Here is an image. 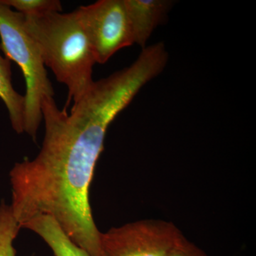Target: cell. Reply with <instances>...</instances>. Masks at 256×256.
<instances>
[{"label":"cell","instance_id":"ba28073f","mask_svg":"<svg viewBox=\"0 0 256 256\" xmlns=\"http://www.w3.org/2000/svg\"><path fill=\"white\" fill-rule=\"evenodd\" d=\"M10 60L0 54V98L4 102L13 129L24 132V96L18 94L12 84Z\"/></svg>","mask_w":256,"mask_h":256},{"label":"cell","instance_id":"277c9868","mask_svg":"<svg viewBox=\"0 0 256 256\" xmlns=\"http://www.w3.org/2000/svg\"><path fill=\"white\" fill-rule=\"evenodd\" d=\"M184 236L172 222L144 220L101 233L102 256H166Z\"/></svg>","mask_w":256,"mask_h":256},{"label":"cell","instance_id":"52a82bcc","mask_svg":"<svg viewBox=\"0 0 256 256\" xmlns=\"http://www.w3.org/2000/svg\"><path fill=\"white\" fill-rule=\"evenodd\" d=\"M26 228L43 239L55 256H90L74 244L58 224L48 216H38L24 224Z\"/></svg>","mask_w":256,"mask_h":256},{"label":"cell","instance_id":"6da1fadb","mask_svg":"<svg viewBox=\"0 0 256 256\" xmlns=\"http://www.w3.org/2000/svg\"><path fill=\"white\" fill-rule=\"evenodd\" d=\"M132 100L130 90L110 78L94 82L70 114L53 97L44 99L41 150L10 172V206L21 228L34 217L48 216L89 256H102L89 188L108 128Z\"/></svg>","mask_w":256,"mask_h":256},{"label":"cell","instance_id":"8992f818","mask_svg":"<svg viewBox=\"0 0 256 256\" xmlns=\"http://www.w3.org/2000/svg\"><path fill=\"white\" fill-rule=\"evenodd\" d=\"M134 44L144 48L146 42L172 8L170 0H124Z\"/></svg>","mask_w":256,"mask_h":256},{"label":"cell","instance_id":"30bf717a","mask_svg":"<svg viewBox=\"0 0 256 256\" xmlns=\"http://www.w3.org/2000/svg\"><path fill=\"white\" fill-rule=\"evenodd\" d=\"M2 2L26 18H40L62 11L58 0H1Z\"/></svg>","mask_w":256,"mask_h":256},{"label":"cell","instance_id":"5b68a950","mask_svg":"<svg viewBox=\"0 0 256 256\" xmlns=\"http://www.w3.org/2000/svg\"><path fill=\"white\" fill-rule=\"evenodd\" d=\"M76 12L96 63L105 64L119 50L134 44L124 0H100Z\"/></svg>","mask_w":256,"mask_h":256},{"label":"cell","instance_id":"3957f363","mask_svg":"<svg viewBox=\"0 0 256 256\" xmlns=\"http://www.w3.org/2000/svg\"><path fill=\"white\" fill-rule=\"evenodd\" d=\"M0 48L6 58L18 64L26 82L24 96V132L36 140L44 99L54 97L44 63L36 44L25 26V18L0 0Z\"/></svg>","mask_w":256,"mask_h":256},{"label":"cell","instance_id":"8fae6325","mask_svg":"<svg viewBox=\"0 0 256 256\" xmlns=\"http://www.w3.org/2000/svg\"><path fill=\"white\" fill-rule=\"evenodd\" d=\"M166 256H208L195 245L194 244L190 242L186 238H184Z\"/></svg>","mask_w":256,"mask_h":256},{"label":"cell","instance_id":"7a4b0ae2","mask_svg":"<svg viewBox=\"0 0 256 256\" xmlns=\"http://www.w3.org/2000/svg\"><path fill=\"white\" fill-rule=\"evenodd\" d=\"M25 18V26L36 44L44 65L68 88L66 108L77 104L94 84L95 56L76 12Z\"/></svg>","mask_w":256,"mask_h":256},{"label":"cell","instance_id":"9c48e42d","mask_svg":"<svg viewBox=\"0 0 256 256\" xmlns=\"http://www.w3.org/2000/svg\"><path fill=\"white\" fill-rule=\"evenodd\" d=\"M10 205L0 204V256H16L13 244L21 229Z\"/></svg>","mask_w":256,"mask_h":256}]
</instances>
